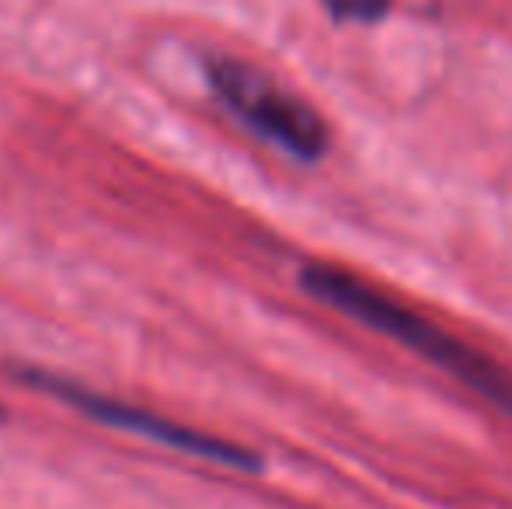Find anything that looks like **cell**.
Returning <instances> with one entry per match:
<instances>
[{"label":"cell","instance_id":"7a4b0ae2","mask_svg":"<svg viewBox=\"0 0 512 509\" xmlns=\"http://www.w3.org/2000/svg\"><path fill=\"white\" fill-rule=\"evenodd\" d=\"M206 77L213 95L265 143L297 161H317L328 150V126L321 116L258 67L234 56H213L206 63Z\"/></svg>","mask_w":512,"mask_h":509},{"label":"cell","instance_id":"3957f363","mask_svg":"<svg viewBox=\"0 0 512 509\" xmlns=\"http://www.w3.org/2000/svg\"><path fill=\"white\" fill-rule=\"evenodd\" d=\"M25 381L49 391L53 398L67 401L70 408H77L81 415L95 419L98 426L119 429V433L140 436V440H150V443H161V447L175 450V454H189V457H199V461L220 464V468H234V471L265 468L262 457H258L255 450L241 447V443L220 440V436L192 429V426H185V422L168 419V415H157V412H150V408L133 405V401H122V398H115V394L91 391V387L74 384L56 374H25Z\"/></svg>","mask_w":512,"mask_h":509},{"label":"cell","instance_id":"277c9868","mask_svg":"<svg viewBox=\"0 0 512 509\" xmlns=\"http://www.w3.org/2000/svg\"><path fill=\"white\" fill-rule=\"evenodd\" d=\"M335 21H377L391 11V0H321Z\"/></svg>","mask_w":512,"mask_h":509},{"label":"cell","instance_id":"6da1fadb","mask_svg":"<svg viewBox=\"0 0 512 509\" xmlns=\"http://www.w3.org/2000/svg\"><path fill=\"white\" fill-rule=\"evenodd\" d=\"M300 286H304L310 297L321 300V304L338 307L342 314L363 321L373 332H384L387 339L408 346L411 353L429 360L432 367L446 370V374L457 377L460 384L474 387V391L492 401L495 408L512 415V377L499 363H492L474 346H467L464 339L443 332V328L432 325L429 318H422V314H415L411 307L391 300L387 293L366 286L363 279L335 269V265H324V262L304 265V269H300Z\"/></svg>","mask_w":512,"mask_h":509}]
</instances>
